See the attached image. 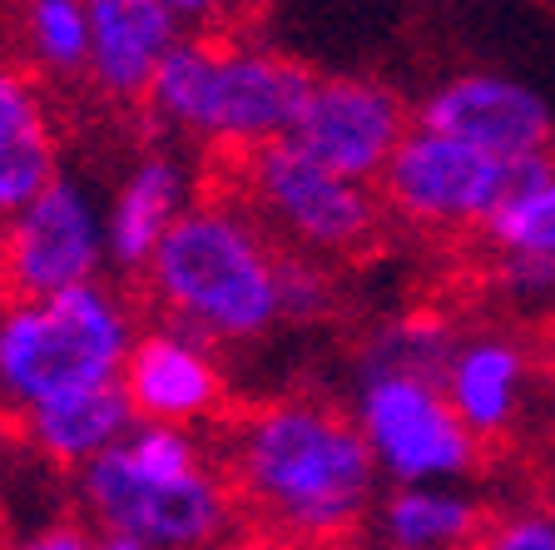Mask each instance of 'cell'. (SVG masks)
<instances>
[{"mask_svg":"<svg viewBox=\"0 0 555 550\" xmlns=\"http://www.w3.org/2000/svg\"><path fill=\"white\" fill-rule=\"evenodd\" d=\"M219 461L243 521L288 550L358 540L382 496V471L352 412L302 392L223 417Z\"/></svg>","mask_w":555,"mask_h":550,"instance_id":"6da1fadb","label":"cell"},{"mask_svg":"<svg viewBox=\"0 0 555 550\" xmlns=\"http://www.w3.org/2000/svg\"><path fill=\"white\" fill-rule=\"evenodd\" d=\"M69 482L94 530L150 550H214L243 521L229 471L194 426L134 422L109 451L69 471Z\"/></svg>","mask_w":555,"mask_h":550,"instance_id":"7a4b0ae2","label":"cell"},{"mask_svg":"<svg viewBox=\"0 0 555 550\" xmlns=\"http://www.w3.org/2000/svg\"><path fill=\"white\" fill-rule=\"evenodd\" d=\"M312 85H318L312 65L243 30L179 35L139 110L159 135L238 159L278 139H293Z\"/></svg>","mask_w":555,"mask_h":550,"instance_id":"3957f363","label":"cell"},{"mask_svg":"<svg viewBox=\"0 0 555 550\" xmlns=\"http://www.w3.org/2000/svg\"><path fill=\"white\" fill-rule=\"evenodd\" d=\"M278 258L283 243L229 189L198 194L139 278L164 322H179L214 347H248L283 328Z\"/></svg>","mask_w":555,"mask_h":550,"instance_id":"277c9868","label":"cell"},{"mask_svg":"<svg viewBox=\"0 0 555 550\" xmlns=\"http://www.w3.org/2000/svg\"><path fill=\"white\" fill-rule=\"evenodd\" d=\"M139 312L109 278L46 293L0 298V401L21 417L60 397L109 387L129 362Z\"/></svg>","mask_w":555,"mask_h":550,"instance_id":"5b68a950","label":"cell"},{"mask_svg":"<svg viewBox=\"0 0 555 550\" xmlns=\"http://www.w3.org/2000/svg\"><path fill=\"white\" fill-rule=\"evenodd\" d=\"M229 164L233 194L293 253H312L323 264H358L362 253L377 248L382 229H387L377 183L327 169L293 139L263 144Z\"/></svg>","mask_w":555,"mask_h":550,"instance_id":"8992f818","label":"cell"},{"mask_svg":"<svg viewBox=\"0 0 555 550\" xmlns=\"http://www.w3.org/2000/svg\"><path fill=\"white\" fill-rule=\"evenodd\" d=\"M352 422L377 461L382 482H466L481 471L486 447L466 432L437 378L372 372L352 387Z\"/></svg>","mask_w":555,"mask_h":550,"instance_id":"52a82bcc","label":"cell"},{"mask_svg":"<svg viewBox=\"0 0 555 550\" xmlns=\"http://www.w3.org/2000/svg\"><path fill=\"white\" fill-rule=\"evenodd\" d=\"M501 179L506 159H491L486 150L441 129L412 125L382 169L377 199L387 208V223L427 239H476L501 204Z\"/></svg>","mask_w":555,"mask_h":550,"instance_id":"ba28073f","label":"cell"},{"mask_svg":"<svg viewBox=\"0 0 555 550\" xmlns=\"http://www.w3.org/2000/svg\"><path fill=\"white\" fill-rule=\"evenodd\" d=\"M109 239H104V204L85 179H55L5 214V293L46 298L104 278Z\"/></svg>","mask_w":555,"mask_h":550,"instance_id":"9c48e42d","label":"cell"},{"mask_svg":"<svg viewBox=\"0 0 555 550\" xmlns=\"http://www.w3.org/2000/svg\"><path fill=\"white\" fill-rule=\"evenodd\" d=\"M416 125V110L372 75H318L308 104L293 129V144L308 150L318 164L347 174V179L377 183L406 129Z\"/></svg>","mask_w":555,"mask_h":550,"instance_id":"30bf717a","label":"cell"},{"mask_svg":"<svg viewBox=\"0 0 555 550\" xmlns=\"http://www.w3.org/2000/svg\"><path fill=\"white\" fill-rule=\"evenodd\" d=\"M541 378L545 367L535 333H520L506 322H481V328H462L441 367V392L481 447H501L520 432Z\"/></svg>","mask_w":555,"mask_h":550,"instance_id":"8fae6325","label":"cell"},{"mask_svg":"<svg viewBox=\"0 0 555 550\" xmlns=\"http://www.w3.org/2000/svg\"><path fill=\"white\" fill-rule=\"evenodd\" d=\"M119 387L139 422H169L198 432L204 422L229 417V378H223L219 347L164 318L154 328H139Z\"/></svg>","mask_w":555,"mask_h":550,"instance_id":"7c38bea8","label":"cell"},{"mask_svg":"<svg viewBox=\"0 0 555 550\" xmlns=\"http://www.w3.org/2000/svg\"><path fill=\"white\" fill-rule=\"evenodd\" d=\"M416 125L466 139L491 159H516V154H535L555 144V119L541 94L526 90L520 80L491 75V69H466V75L441 80L416 104Z\"/></svg>","mask_w":555,"mask_h":550,"instance_id":"4fadbf2b","label":"cell"},{"mask_svg":"<svg viewBox=\"0 0 555 550\" xmlns=\"http://www.w3.org/2000/svg\"><path fill=\"white\" fill-rule=\"evenodd\" d=\"M198 199V179L184 154L154 150L134 154L129 169L104 199V239H109V268L119 273H144L169 229L184 218V208Z\"/></svg>","mask_w":555,"mask_h":550,"instance_id":"5bb4252c","label":"cell"},{"mask_svg":"<svg viewBox=\"0 0 555 550\" xmlns=\"http://www.w3.org/2000/svg\"><path fill=\"white\" fill-rule=\"evenodd\" d=\"M85 15H90V60H85L90 94H100L104 104H144L184 25L164 11V0H85Z\"/></svg>","mask_w":555,"mask_h":550,"instance_id":"9a60e30c","label":"cell"},{"mask_svg":"<svg viewBox=\"0 0 555 550\" xmlns=\"http://www.w3.org/2000/svg\"><path fill=\"white\" fill-rule=\"evenodd\" d=\"M491 506L462 482L382 486L362 540L367 550H472L481 540Z\"/></svg>","mask_w":555,"mask_h":550,"instance_id":"2e32d148","label":"cell"},{"mask_svg":"<svg viewBox=\"0 0 555 550\" xmlns=\"http://www.w3.org/2000/svg\"><path fill=\"white\" fill-rule=\"evenodd\" d=\"M60 174V125L46 85L0 55V214H15Z\"/></svg>","mask_w":555,"mask_h":550,"instance_id":"e0dca14e","label":"cell"},{"mask_svg":"<svg viewBox=\"0 0 555 550\" xmlns=\"http://www.w3.org/2000/svg\"><path fill=\"white\" fill-rule=\"evenodd\" d=\"M134 407H129L125 387L109 382V387L80 392V397H60L46 407H30V412L15 417V432L21 442L55 471H80L85 461H94L100 451H109L119 436L134 426Z\"/></svg>","mask_w":555,"mask_h":550,"instance_id":"ac0fdd59","label":"cell"},{"mask_svg":"<svg viewBox=\"0 0 555 550\" xmlns=\"http://www.w3.org/2000/svg\"><path fill=\"white\" fill-rule=\"evenodd\" d=\"M11 46H15V60L40 85L85 80V60H90V15H85V0H15Z\"/></svg>","mask_w":555,"mask_h":550,"instance_id":"d6986e66","label":"cell"},{"mask_svg":"<svg viewBox=\"0 0 555 550\" xmlns=\"http://www.w3.org/2000/svg\"><path fill=\"white\" fill-rule=\"evenodd\" d=\"M456 337H462V322L451 312H441L437 303L402 308L362 333L352 367H358V378H372V372H416V378L441 382V367H447Z\"/></svg>","mask_w":555,"mask_h":550,"instance_id":"ffe728a7","label":"cell"},{"mask_svg":"<svg viewBox=\"0 0 555 550\" xmlns=\"http://www.w3.org/2000/svg\"><path fill=\"white\" fill-rule=\"evenodd\" d=\"M481 287L511 318L545 322L555 312V258L516 248H481Z\"/></svg>","mask_w":555,"mask_h":550,"instance_id":"44dd1931","label":"cell"},{"mask_svg":"<svg viewBox=\"0 0 555 550\" xmlns=\"http://www.w3.org/2000/svg\"><path fill=\"white\" fill-rule=\"evenodd\" d=\"M481 248H516V253H541L555 258V169L535 183L531 194L501 204L496 214L476 233Z\"/></svg>","mask_w":555,"mask_h":550,"instance_id":"7402d4cb","label":"cell"},{"mask_svg":"<svg viewBox=\"0 0 555 550\" xmlns=\"http://www.w3.org/2000/svg\"><path fill=\"white\" fill-rule=\"evenodd\" d=\"M278 308H283V328L327 322L337 312V264L283 248V258H278Z\"/></svg>","mask_w":555,"mask_h":550,"instance_id":"603a6c76","label":"cell"},{"mask_svg":"<svg viewBox=\"0 0 555 550\" xmlns=\"http://www.w3.org/2000/svg\"><path fill=\"white\" fill-rule=\"evenodd\" d=\"M472 550H555V506H511L486 521Z\"/></svg>","mask_w":555,"mask_h":550,"instance_id":"cb8c5ba5","label":"cell"},{"mask_svg":"<svg viewBox=\"0 0 555 550\" xmlns=\"http://www.w3.org/2000/svg\"><path fill=\"white\" fill-rule=\"evenodd\" d=\"M258 0H164V11L184 25V35H229L243 30Z\"/></svg>","mask_w":555,"mask_h":550,"instance_id":"d4e9b609","label":"cell"},{"mask_svg":"<svg viewBox=\"0 0 555 550\" xmlns=\"http://www.w3.org/2000/svg\"><path fill=\"white\" fill-rule=\"evenodd\" d=\"M5 550H100V530L85 516H60V521H46V526L25 530V536L11 540Z\"/></svg>","mask_w":555,"mask_h":550,"instance_id":"484cf974","label":"cell"},{"mask_svg":"<svg viewBox=\"0 0 555 550\" xmlns=\"http://www.w3.org/2000/svg\"><path fill=\"white\" fill-rule=\"evenodd\" d=\"M214 550H288V546L273 540V536H263V530H254V536H238V530H233V536L223 540V546H214Z\"/></svg>","mask_w":555,"mask_h":550,"instance_id":"4316f807","label":"cell"},{"mask_svg":"<svg viewBox=\"0 0 555 550\" xmlns=\"http://www.w3.org/2000/svg\"><path fill=\"white\" fill-rule=\"evenodd\" d=\"M535 343H541V367H545V378L555 382V312L541 322V333H535Z\"/></svg>","mask_w":555,"mask_h":550,"instance_id":"83f0119b","label":"cell"},{"mask_svg":"<svg viewBox=\"0 0 555 550\" xmlns=\"http://www.w3.org/2000/svg\"><path fill=\"white\" fill-rule=\"evenodd\" d=\"M100 550H150V546H139V540H129V536H104L100 530Z\"/></svg>","mask_w":555,"mask_h":550,"instance_id":"f1b7e54d","label":"cell"},{"mask_svg":"<svg viewBox=\"0 0 555 550\" xmlns=\"http://www.w3.org/2000/svg\"><path fill=\"white\" fill-rule=\"evenodd\" d=\"M0 298H5V214H0Z\"/></svg>","mask_w":555,"mask_h":550,"instance_id":"f546056e","label":"cell"},{"mask_svg":"<svg viewBox=\"0 0 555 550\" xmlns=\"http://www.w3.org/2000/svg\"><path fill=\"white\" fill-rule=\"evenodd\" d=\"M0 412H5V401H0Z\"/></svg>","mask_w":555,"mask_h":550,"instance_id":"4dcf8cb0","label":"cell"}]
</instances>
